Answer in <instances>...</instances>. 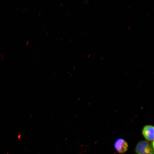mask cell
I'll list each match as a JSON object with an SVG mask.
<instances>
[{
    "label": "cell",
    "mask_w": 154,
    "mask_h": 154,
    "mask_svg": "<svg viewBox=\"0 0 154 154\" xmlns=\"http://www.w3.org/2000/svg\"><path fill=\"white\" fill-rule=\"evenodd\" d=\"M137 154H154L153 149L147 141L143 140L137 144L135 150Z\"/></svg>",
    "instance_id": "6da1fadb"
},
{
    "label": "cell",
    "mask_w": 154,
    "mask_h": 154,
    "mask_svg": "<svg viewBox=\"0 0 154 154\" xmlns=\"http://www.w3.org/2000/svg\"><path fill=\"white\" fill-rule=\"evenodd\" d=\"M114 146L116 150L120 153L125 152L128 148L127 142L122 138H118L116 140L114 143Z\"/></svg>",
    "instance_id": "7a4b0ae2"
},
{
    "label": "cell",
    "mask_w": 154,
    "mask_h": 154,
    "mask_svg": "<svg viewBox=\"0 0 154 154\" xmlns=\"http://www.w3.org/2000/svg\"><path fill=\"white\" fill-rule=\"evenodd\" d=\"M144 137L147 140L153 141L154 139V127L151 125L145 126L142 130Z\"/></svg>",
    "instance_id": "3957f363"
},
{
    "label": "cell",
    "mask_w": 154,
    "mask_h": 154,
    "mask_svg": "<svg viewBox=\"0 0 154 154\" xmlns=\"http://www.w3.org/2000/svg\"><path fill=\"white\" fill-rule=\"evenodd\" d=\"M151 145L153 149V146H154V142L153 140L152 141V142Z\"/></svg>",
    "instance_id": "277c9868"
},
{
    "label": "cell",
    "mask_w": 154,
    "mask_h": 154,
    "mask_svg": "<svg viewBox=\"0 0 154 154\" xmlns=\"http://www.w3.org/2000/svg\"><path fill=\"white\" fill-rule=\"evenodd\" d=\"M131 27L130 26L127 29V30H129V29L131 28Z\"/></svg>",
    "instance_id": "5b68a950"
},
{
    "label": "cell",
    "mask_w": 154,
    "mask_h": 154,
    "mask_svg": "<svg viewBox=\"0 0 154 154\" xmlns=\"http://www.w3.org/2000/svg\"><path fill=\"white\" fill-rule=\"evenodd\" d=\"M68 12H67L66 13V16L67 15H68Z\"/></svg>",
    "instance_id": "8992f818"
},
{
    "label": "cell",
    "mask_w": 154,
    "mask_h": 154,
    "mask_svg": "<svg viewBox=\"0 0 154 154\" xmlns=\"http://www.w3.org/2000/svg\"><path fill=\"white\" fill-rule=\"evenodd\" d=\"M72 40H73V38H71V40H70V42H71V41Z\"/></svg>",
    "instance_id": "52a82bcc"
},
{
    "label": "cell",
    "mask_w": 154,
    "mask_h": 154,
    "mask_svg": "<svg viewBox=\"0 0 154 154\" xmlns=\"http://www.w3.org/2000/svg\"><path fill=\"white\" fill-rule=\"evenodd\" d=\"M130 8V6H129L128 8L127 9V10H128Z\"/></svg>",
    "instance_id": "ba28073f"
},
{
    "label": "cell",
    "mask_w": 154,
    "mask_h": 154,
    "mask_svg": "<svg viewBox=\"0 0 154 154\" xmlns=\"http://www.w3.org/2000/svg\"><path fill=\"white\" fill-rule=\"evenodd\" d=\"M91 55V54H90L88 56V57H89Z\"/></svg>",
    "instance_id": "9c48e42d"
},
{
    "label": "cell",
    "mask_w": 154,
    "mask_h": 154,
    "mask_svg": "<svg viewBox=\"0 0 154 154\" xmlns=\"http://www.w3.org/2000/svg\"><path fill=\"white\" fill-rule=\"evenodd\" d=\"M62 38H60V40H59L60 41L62 40Z\"/></svg>",
    "instance_id": "30bf717a"
},
{
    "label": "cell",
    "mask_w": 154,
    "mask_h": 154,
    "mask_svg": "<svg viewBox=\"0 0 154 154\" xmlns=\"http://www.w3.org/2000/svg\"><path fill=\"white\" fill-rule=\"evenodd\" d=\"M41 14V12H40L39 13V14L38 15L39 16Z\"/></svg>",
    "instance_id": "8fae6325"
},
{
    "label": "cell",
    "mask_w": 154,
    "mask_h": 154,
    "mask_svg": "<svg viewBox=\"0 0 154 154\" xmlns=\"http://www.w3.org/2000/svg\"><path fill=\"white\" fill-rule=\"evenodd\" d=\"M150 13H149V14L147 15V16H148L150 14Z\"/></svg>",
    "instance_id": "7c38bea8"
},
{
    "label": "cell",
    "mask_w": 154,
    "mask_h": 154,
    "mask_svg": "<svg viewBox=\"0 0 154 154\" xmlns=\"http://www.w3.org/2000/svg\"><path fill=\"white\" fill-rule=\"evenodd\" d=\"M104 58V57H103V56L101 58V60H102V58Z\"/></svg>",
    "instance_id": "4fadbf2b"
},
{
    "label": "cell",
    "mask_w": 154,
    "mask_h": 154,
    "mask_svg": "<svg viewBox=\"0 0 154 154\" xmlns=\"http://www.w3.org/2000/svg\"><path fill=\"white\" fill-rule=\"evenodd\" d=\"M45 28V27H44V28H43V30H44V29Z\"/></svg>",
    "instance_id": "5bb4252c"
},
{
    "label": "cell",
    "mask_w": 154,
    "mask_h": 154,
    "mask_svg": "<svg viewBox=\"0 0 154 154\" xmlns=\"http://www.w3.org/2000/svg\"><path fill=\"white\" fill-rule=\"evenodd\" d=\"M112 46V44H111V45H110V46L109 47V48L110 47H111Z\"/></svg>",
    "instance_id": "9a60e30c"
}]
</instances>
